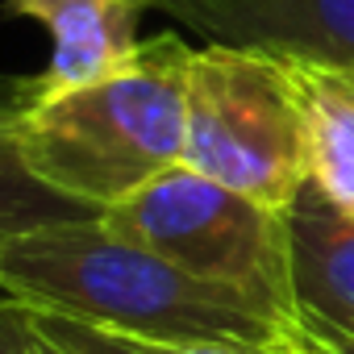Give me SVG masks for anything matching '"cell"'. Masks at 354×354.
I'll use <instances>...</instances> for the list:
<instances>
[{
    "label": "cell",
    "instance_id": "obj_3",
    "mask_svg": "<svg viewBox=\"0 0 354 354\" xmlns=\"http://www.w3.org/2000/svg\"><path fill=\"white\" fill-rule=\"evenodd\" d=\"M184 167L288 213L308 188L304 113L279 50L205 42L188 67Z\"/></svg>",
    "mask_w": 354,
    "mask_h": 354
},
{
    "label": "cell",
    "instance_id": "obj_10",
    "mask_svg": "<svg viewBox=\"0 0 354 354\" xmlns=\"http://www.w3.org/2000/svg\"><path fill=\"white\" fill-rule=\"evenodd\" d=\"M0 354H75L63 346L34 308L0 296Z\"/></svg>",
    "mask_w": 354,
    "mask_h": 354
},
{
    "label": "cell",
    "instance_id": "obj_5",
    "mask_svg": "<svg viewBox=\"0 0 354 354\" xmlns=\"http://www.w3.org/2000/svg\"><path fill=\"white\" fill-rule=\"evenodd\" d=\"M154 9L213 34V42L354 67V0H154Z\"/></svg>",
    "mask_w": 354,
    "mask_h": 354
},
{
    "label": "cell",
    "instance_id": "obj_6",
    "mask_svg": "<svg viewBox=\"0 0 354 354\" xmlns=\"http://www.w3.org/2000/svg\"><path fill=\"white\" fill-rule=\"evenodd\" d=\"M154 0H9V13L50 34V63L34 80L38 92L96 84L142 50V17Z\"/></svg>",
    "mask_w": 354,
    "mask_h": 354
},
{
    "label": "cell",
    "instance_id": "obj_4",
    "mask_svg": "<svg viewBox=\"0 0 354 354\" xmlns=\"http://www.w3.org/2000/svg\"><path fill=\"white\" fill-rule=\"evenodd\" d=\"M100 221L167 263L234 288L296 325L288 213H275L180 162L129 201L104 209Z\"/></svg>",
    "mask_w": 354,
    "mask_h": 354
},
{
    "label": "cell",
    "instance_id": "obj_1",
    "mask_svg": "<svg viewBox=\"0 0 354 354\" xmlns=\"http://www.w3.org/2000/svg\"><path fill=\"white\" fill-rule=\"evenodd\" d=\"M0 296L142 342L300 346V329L209 283L96 217L30 230L0 250Z\"/></svg>",
    "mask_w": 354,
    "mask_h": 354
},
{
    "label": "cell",
    "instance_id": "obj_11",
    "mask_svg": "<svg viewBox=\"0 0 354 354\" xmlns=\"http://www.w3.org/2000/svg\"><path fill=\"white\" fill-rule=\"evenodd\" d=\"M30 308V304H26ZM38 313V308H34ZM42 317V325L63 342V346H71L75 354H138L125 337H117V333H109V329H96V325H84V321H67V317H50V313H38Z\"/></svg>",
    "mask_w": 354,
    "mask_h": 354
},
{
    "label": "cell",
    "instance_id": "obj_7",
    "mask_svg": "<svg viewBox=\"0 0 354 354\" xmlns=\"http://www.w3.org/2000/svg\"><path fill=\"white\" fill-rule=\"evenodd\" d=\"M296 321L317 317L354 329V213L329 205L313 184L288 209Z\"/></svg>",
    "mask_w": 354,
    "mask_h": 354
},
{
    "label": "cell",
    "instance_id": "obj_14",
    "mask_svg": "<svg viewBox=\"0 0 354 354\" xmlns=\"http://www.w3.org/2000/svg\"><path fill=\"white\" fill-rule=\"evenodd\" d=\"M30 84H21L13 96H0V133L5 129H17V121H21V109H26V100H21V92H26Z\"/></svg>",
    "mask_w": 354,
    "mask_h": 354
},
{
    "label": "cell",
    "instance_id": "obj_12",
    "mask_svg": "<svg viewBox=\"0 0 354 354\" xmlns=\"http://www.w3.org/2000/svg\"><path fill=\"white\" fill-rule=\"evenodd\" d=\"M125 342L138 354H308L304 346H250V342H142V337Z\"/></svg>",
    "mask_w": 354,
    "mask_h": 354
},
{
    "label": "cell",
    "instance_id": "obj_2",
    "mask_svg": "<svg viewBox=\"0 0 354 354\" xmlns=\"http://www.w3.org/2000/svg\"><path fill=\"white\" fill-rule=\"evenodd\" d=\"M180 34H154L113 75L63 92L30 84L17 146L30 171L59 196L104 213L184 162L188 67Z\"/></svg>",
    "mask_w": 354,
    "mask_h": 354
},
{
    "label": "cell",
    "instance_id": "obj_13",
    "mask_svg": "<svg viewBox=\"0 0 354 354\" xmlns=\"http://www.w3.org/2000/svg\"><path fill=\"white\" fill-rule=\"evenodd\" d=\"M296 329H300V346L308 354H354V329H342V325H329L317 317H300Z\"/></svg>",
    "mask_w": 354,
    "mask_h": 354
},
{
    "label": "cell",
    "instance_id": "obj_8",
    "mask_svg": "<svg viewBox=\"0 0 354 354\" xmlns=\"http://www.w3.org/2000/svg\"><path fill=\"white\" fill-rule=\"evenodd\" d=\"M283 63L304 113L308 184L329 205L354 213V67L308 55H283Z\"/></svg>",
    "mask_w": 354,
    "mask_h": 354
},
{
    "label": "cell",
    "instance_id": "obj_9",
    "mask_svg": "<svg viewBox=\"0 0 354 354\" xmlns=\"http://www.w3.org/2000/svg\"><path fill=\"white\" fill-rule=\"evenodd\" d=\"M75 217H96V213L59 196L55 188H46L30 171L21 146H17V133L5 129L0 133V250L30 230L55 225V221H75Z\"/></svg>",
    "mask_w": 354,
    "mask_h": 354
}]
</instances>
